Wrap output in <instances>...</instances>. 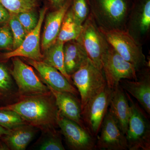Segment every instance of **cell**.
<instances>
[{"label": "cell", "instance_id": "obj_5", "mask_svg": "<svg viewBox=\"0 0 150 150\" xmlns=\"http://www.w3.org/2000/svg\"><path fill=\"white\" fill-rule=\"evenodd\" d=\"M125 93L130 107L129 126L126 134L128 150H150V124L147 113L129 93Z\"/></svg>", "mask_w": 150, "mask_h": 150}, {"label": "cell", "instance_id": "obj_13", "mask_svg": "<svg viewBox=\"0 0 150 150\" xmlns=\"http://www.w3.org/2000/svg\"><path fill=\"white\" fill-rule=\"evenodd\" d=\"M144 68L137 75V80L122 79L119 85L131 96L137 100L148 115L150 114V75L149 67Z\"/></svg>", "mask_w": 150, "mask_h": 150}, {"label": "cell", "instance_id": "obj_31", "mask_svg": "<svg viewBox=\"0 0 150 150\" xmlns=\"http://www.w3.org/2000/svg\"><path fill=\"white\" fill-rule=\"evenodd\" d=\"M11 15L8 11L0 3V23L9 21Z\"/></svg>", "mask_w": 150, "mask_h": 150}, {"label": "cell", "instance_id": "obj_19", "mask_svg": "<svg viewBox=\"0 0 150 150\" xmlns=\"http://www.w3.org/2000/svg\"><path fill=\"white\" fill-rule=\"evenodd\" d=\"M35 132L33 126L24 124L9 130L8 134L5 135V142L11 150H25L33 139Z\"/></svg>", "mask_w": 150, "mask_h": 150}, {"label": "cell", "instance_id": "obj_8", "mask_svg": "<svg viewBox=\"0 0 150 150\" xmlns=\"http://www.w3.org/2000/svg\"><path fill=\"white\" fill-rule=\"evenodd\" d=\"M112 89L106 86L103 91L90 100L81 111V118L86 129L96 138L108 110Z\"/></svg>", "mask_w": 150, "mask_h": 150}, {"label": "cell", "instance_id": "obj_9", "mask_svg": "<svg viewBox=\"0 0 150 150\" xmlns=\"http://www.w3.org/2000/svg\"><path fill=\"white\" fill-rule=\"evenodd\" d=\"M12 58L13 68L11 75L23 96L45 94L51 92L34 72L32 67L26 64L18 57Z\"/></svg>", "mask_w": 150, "mask_h": 150}, {"label": "cell", "instance_id": "obj_14", "mask_svg": "<svg viewBox=\"0 0 150 150\" xmlns=\"http://www.w3.org/2000/svg\"><path fill=\"white\" fill-rule=\"evenodd\" d=\"M26 61L37 70L46 85L55 90L70 93L76 96L79 95L77 89L56 68L43 61H34L29 59Z\"/></svg>", "mask_w": 150, "mask_h": 150}, {"label": "cell", "instance_id": "obj_1", "mask_svg": "<svg viewBox=\"0 0 150 150\" xmlns=\"http://www.w3.org/2000/svg\"><path fill=\"white\" fill-rule=\"evenodd\" d=\"M0 109L18 113L28 125L45 131H53L58 126L59 110L52 93L23 96L20 100Z\"/></svg>", "mask_w": 150, "mask_h": 150}, {"label": "cell", "instance_id": "obj_18", "mask_svg": "<svg viewBox=\"0 0 150 150\" xmlns=\"http://www.w3.org/2000/svg\"><path fill=\"white\" fill-rule=\"evenodd\" d=\"M64 54L65 70L71 76L88 58L83 47L76 40L64 43Z\"/></svg>", "mask_w": 150, "mask_h": 150}, {"label": "cell", "instance_id": "obj_10", "mask_svg": "<svg viewBox=\"0 0 150 150\" xmlns=\"http://www.w3.org/2000/svg\"><path fill=\"white\" fill-rule=\"evenodd\" d=\"M57 125L69 147L74 150H93L96 149V138L87 129L59 113Z\"/></svg>", "mask_w": 150, "mask_h": 150}, {"label": "cell", "instance_id": "obj_20", "mask_svg": "<svg viewBox=\"0 0 150 150\" xmlns=\"http://www.w3.org/2000/svg\"><path fill=\"white\" fill-rule=\"evenodd\" d=\"M63 42L56 40L55 43L45 51L42 61L59 70L71 84L73 83L71 76L66 72L64 63Z\"/></svg>", "mask_w": 150, "mask_h": 150}, {"label": "cell", "instance_id": "obj_30", "mask_svg": "<svg viewBox=\"0 0 150 150\" xmlns=\"http://www.w3.org/2000/svg\"><path fill=\"white\" fill-rule=\"evenodd\" d=\"M12 80L6 68L0 64V90L6 91L10 89Z\"/></svg>", "mask_w": 150, "mask_h": 150}, {"label": "cell", "instance_id": "obj_15", "mask_svg": "<svg viewBox=\"0 0 150 150\" xmlns=\"http://www.w3.org/2000/svg\"><path fill=\"white\" fill-rule=\"evenodd\" d=\"M47 86L54 97L60 114L86 129L81 115V100H79L77 96L70 93L58 91Z\"/></svg>", "mask_w": 150, "mask_h": 150}, {"label": "cell", "instance_id": "obj_12", "mask_svg": "<svg viewBox=\"0 0 150 150\" xmlns=\"http://www.w3.org/2000/svg\"><path fill=\"white\" fill-rule=\"evenodd\" d=\"M47 9L46 7H44L40 10L36 27L28 33L19 47L4 54V59L23 57L34 61H42L43 55L41 54L40 49V33Z\"/></svg>", "mask_w": 150, "mask_h": 150}, {"label": "cell", "instance_id": "obj_28", "mask_svg": "<svg viewBox=\"0 0 150 150\" xmlns=\"http://www.w3.org/2000/svg\"><path fill=\"white\" fill-rule=\"evenodd\" d=\"M16 16L27 34L34 29L37 25L39 16H38L35 11L20 13L17 14Z\"/></svg>", "mask_w": 150, "mask_h": 150}, {"label": "cell", "instance_id": "obj_33", "mask_svg": "<svg viewBox=\"0 0 150 150\" xmlns=\"http://www.w3.org/2000/svg\"><path fill=\"white\" fill-rule=\"evenodd\" d=\"M9 132V130L3 128L1 126H0V137L4 135H7Z\"/></svg>", "mask_w": 150, "mask_h": 150}, {"label": "cell", "instance_id": "obj_23", "mask_svg": "<svg viewBox=\"0 0 150 150\" xmlns=\"http://www.w3.org/2000/svg\"><path fill=\"white\" fill-rule=\"evenodd\" d=\"M43 0H0V3L10 13L34 11L39 7Z\"/></svg>", "mask_w": 150, "mask_h": 150}, {"label": "cell", "instance_id": "obj_11", "mask_svg": "<svg viewBox=\"0 0 150 150\" xmlns=\"http://www.w3.org/2000/svg\"><path fill=\"white\" fill-rule=\"evenodd\" d=\"M97 136L96 149L101 150H127L126 135L123 134L109 110L105 115Z\"/></svg>", "mask_w": 150, "mask_h": 150}, {"label": "cell", "instance_id": "obj_3", "mask_svg": "<svg viewBox=\"0 0 150 150\" xmlns=\"http://www.w3.org/2000/svg\"><path fill=\"white\" fill-rule=\"evenodd\" d=\"M71 78L81 97V110L90 100L103 91L107 86L103 71L96 67L88 58L71 75Z\"/></svg>", "mask_w": 150, "mask_h": 150}, {"label": "cell", "instance_id": "obj_32", "mask_svg": "<svg viewBox=\"0 0 150 150\" xmlns=\"http://www.w3.org/2000/svg\"><path fill=\"white\" fill-rule=\"evenodd\" d=\"M67 1V0H48L51 5L56 9L62 6Z\"/></svg>", "mask_w": 150, "mask_h": 150}, {"label": "cell", "instance_id": "obj_21", "mask_svg": "<svg viewBox=\"0 0 150 150\" xmlns=\"http://www.w3.org/2000/svg\"><path fill=\"white\" fill-rule=\"evenodd\" d=\"M82 25L75 20L71 8L65 14L57 40L64 43L76 40L80 34Z\"/></svg>", "mask_w": 150, "mask_h": 150}, {"label": "cell", "instance_id": "obj_22", "mask_svg": "<svg viewBox=\"0 0 150 150\" xmlns=\"http://www.w3.org/2000/svg\"><path fill=\"white\" fill-rule=\"evenodd\" d=\"M131 28L141 35L149 32L150 28V0H146L141 8L131 16Z\"/></svg>", "mask_w": 150, "mask_h": 150}, {"label": "cell", "instance_id": "obj_29", "mask_svg": "<svg viewBox=\"0 0 150 150\" xmlns=\"http://www.w3.org/2000/svg\"><path fill=\"white\" fill-rule=\"evenodd\" d=\"M13 45V37L10 28L6 25L0 27V48L11 49Z\"/></svg>", "mask_w": 150, "mask_h": 150}, {"label": "cell", "instance_id": "obj_6", "mask_svg": "<svg viewBox=\"0 0 150 150\" xmlns=\"http://www.w3.org/2000/svg\"><path fill=\"white\" fill-rule=\"evenodd\" d=\"M102 71L109 88L113 89L122 79L137 80V71L135 67L125 60L109 44L102 56Z\"/></svg>", "mask_w": 150, "mask_h": 150}, {"label": "cell", "instance_id": "obj_16", "mask_svg": "<svg viewBox=\"0 0 150 150\" xmlns=\"http://www.w3.org/2000/svg\"><path fill=\"white\" fill-rule=\"evenodd\" d=\"M71 0H67L64 5L46 16L41 40V48L46 51L57 40L63 19L71 4Z\"/></svg>", "mask_w": 150, "mask_h": 150}, {"label": "cell", "instance_id": "obj_4", "mask_svg": "<svg viewBox=\"0 0 150 150\" xmlns=\"http://www.w3.org/2000/svg\"><path fill=\"white\" fill-rule=\"evenodd\" d=\"M90 7V14L98 27L125 29L129 14L126 0H91Z\"/></svg>", "mask_w": 150, "mask_h": 150}, {"label": "cell", "instance_id": "obj_2", "mask_svg": "<svg viewBox=\"0 0 150 150\" xmlns=\"http://www.w3.org/2000/svg\"><path fill=\"white\" fill-rule=\"evenodd\" d=\"M98 27L108 43L123 59L134 65L137 72L149 67L139 42L127 30Z\"/></svg>", "mask_w": 150, "mask_h": 150}, {"label": "cell", "instance_id": "obj_26", "mask_svg": "<svg viewBox=\"0 0 150 150\" xmlns=\"http://www.w3.org/2000/svg\"><path fill=\"white\" fill-rule=\"evenodd\" d=\"M76 21L82 25L89 15V8L87 0H73L71 8Z\"/></svg>", "mask_w": 150, "mask_h": 150}, {"label": "cell", "instance_id": "obj_7", "mask_svg": "<svg viewBox=\"0 0 150 150\" xmlns=\"http://www.w3.org/2000/svg\"><path fill=\"white\" fill-rule=\"evenodd\" d=\"M76 40L83 47L93 64L102 71L101 60L109 43L90 13L83 24L81 31Z\"/></svg>", "mask_w": 150, "mask_h": 150}, {"label": "cell", "instance_id": "obj_24", "mask_svg": "<svg viewBox=\"0 0 150 150\" xmlns=\"http://www.w3.org/2000/svg\"><path fill=\"white\" fill-rule=\"evenodd\" d=\"M18 113L11 110L0 109V126L11 130L26 124Z\"/></svg>", "mask_w": 150, "mask_h": 150}, {"label": "cell", "instance_id": "obj_25", "mask_svg": "<svg viewBox=\"0 0 150 150\" xmlns=\"http://www.w3.org/2000/svg\"><path fill=\"white\" fill-rule=\"evenodd\" d=\"M10 28L13 37V50L21 45L27 33L17 18L16 14H11L9 20Z\"/></svg>", "mask_w": 150, "mask_h": 150}, {"label": "cell", "instance_id": "obj_27", "mask_svg": "<svg viewBox=\"0 0 150 150\" xmlns=\"http://www.w3.org/2000/svg\"><path fill=\"white\" fill-rule=\"evenodd\" d=\"M40 150H64L61 137L55 131H50V135L40 143L38 148Z\"/></svg>", "mask_w": 150, "mask_h": 150}, {"label": "cell", "instance_id": "obj_17", "mask_svg": "<svg viewBox=\"0 0 150 150\" xmlns=\"http://www.w3.org/2000/svg\"><path fill=\"white\" fill-rule=\"evenodd\" d=\"M108 110L126 135L129 126L130 107L126 93L119 84L112 89Z\"/></svg>", "mask_w": 150, "mask_h": 150}]
</instances>
